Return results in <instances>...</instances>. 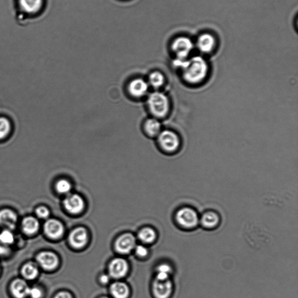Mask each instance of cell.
Here are the masks:
<instances>
[{"label": "cell", "mask_w": 298, "mask_h": 298, "mask_svg": "<svg viewBox=\"0 0 298 298\" xmlns=\"http://www.w3.org/2000/svg\"><path fill=\"white\" fill-rule=\"evenodd\" d=\"M65 208L71 214H79L84 209V201L80 196L76 194L69 195L65 199Z\"/></svg>", "instance_id": "11"}, {"label": "cell", "mask_w": 298, "mask_h": 298, "mask_svg": "<svg viewBox=\"0 0 298 298\" xmlns=\"http://www.w3.org/2000/svg\"><path fill=\"white\" fill-rule=\"evenodd\" d=\"M100 281L103 284H107L110 282V277L104 275L101 277Z\"/></svg>", "instance_id": "34"}, {"label": "cell", "mask_w": 298, "mask_h": 298, "mask_svg": "<svg viewBox=\"0 0 298 298\" xmlns=\"http://www.w3.org/2000/svg\"><path fill=\"white\" fill-rule=\"evenodd\" d=\"M17 223V216L12 210L4 209L0 211V226L7 230L15 229Z\"/></svg>", "instance_id": "16"}, {"label": "cell", "mask_w": 298, "mask_h": 298, "mask_svg": "<svg viewBox=\"0 0 298 298\" xmlns=\"http://www.w3.org/2000/svg\"><path fill=\"white\" fill-rule=\"evenodd\" d=\"M158 136V142L164 152L173 153L180 149L181 141L176 132L171 130L161 131Z\"/></svg>", "instance_id": "5"}, {"label": "cell", "mask_w": 298, "mask_h": 298, "mask_svg": "<svg viewBox=\"0 0 298 298\" xmlns=\"http://www.w3.org/2000/svg\"><path fill=\"white\" fill-rule=\"evenodd\" d=\"M54 298H72L71 294L67 292H61L57 294Z\"/></svg>", "instance_id": "33"}, {"label": "cell", "mask_w": 298, "mask_h": 298, "mask_svg": "<svg viewBox=\"0 0 298 298\" xmlns=\"http://www.w3.org/2000/svg\"><path fill=\"white\" fill-rule=\"evenodd\" d=\"M44 232L47 236L52 239L57 240L61 238L64 234V229L62 224L58 220L51 219L45 223Z\"/></svg>", "instance_id": "14"}, {"label": "cell", "mask_w": 298, "mask_h": 298, "mask_svg": "<svg viewBox=\"0 0 298 298\" xmlns=\"http://www.w3.org/2000/svg\"><path fill=\"white\" fill-rule=\"evenodd\" d=\"M136 253L139 257H145L148 254V251L147 248L142 245H138L135 248Z\"/></svg>", "instance_id": "31"}, {"label": "cell", "mask_w": 298, "mask_h": 298, "mask_svg": "<svg viewBox=\"0 0 298 298\" xmlns=\"http://www.w3.org/2000/svg\"><path fill=\"white\" fill-rule=\"evenodd\" d=\"M135 238L132 234H127L122 236L115 243V248L119 253L128 254L135 247Z\"/></svg>", "instance_id": "9"}, {"label": "cell", "mask_w": 298, "mask_h": 298, "mask_svg": "<svg viewBox=\"0 0 298 298\" xmlns=\"http://www.w3.org/2000/svg\"><path fill=\"white\" fill-rule=\"evenodd\" d=\"M149 85L145 80L136 78L132 80L128 85V91L131 95L140 98L146 95L148 92Z\"/></svg>", "instance_id": "13"}, {"label": "cell", "mask_w": 298, "mask_h": 298, "mask_svg": "<svg viewBox=\"0 0 298 298\" xmlns=\"http://www.w3.org/2000/svg\"><path fill=\"white\" fill-rule=\"evenodd\" d=\"M13 234L10 230H6L0 233V242L3 244L9 247V245H11L13 243Z\"/></svg>", "instance_id": "28"}, {"label": "cell", "mask_w": 298, "mask_h": 298, "mask_svg": "<svg viewBox=\"0 0 298 298\" xmlns=\"http://www.w3.org/2000/svg\"><path fill=\"white\" fill-rule=\"evenodd\" d=\"M144 129L147 134L154 137L159 135L161 131V125L157 118H149L145 122Z\"/></svg>", "instance_id": "19"}, {"label": "cell", "mask_w": 298, "mask_h": 298, "mask_svg": "<svg viewBox=\"0 0 298 298\" xmlns=\"http://www.w3.org/2000/svg\"><path fill=\"white\" fill-rule=\"evenodd\" d=\"M111 294L114 298H127L129 294L128 287L121 282L114 283L111 287Z\"/></svg>", "instance_id": "20"}, {"label": "cell", "mask_w": 298, "mask_h": 298, "mask_svg": "<svg viewBox=\"0 0 298 298\" xmlns=\"http://www.w3.org/2000/svg\"><path fill=\"white\" fill-rule=\"evenodd\" d=\"M173 65L180 71L182 79L187 85L199 86L208 78L209 63L202 56H194L184 61L174 59Z\"/></svg>", "instance_id": "1"}, {"label": "cell", "mask_w": 298, "mask_h": 298, "mask_svg": "<svg viewBox=\"0 0 298 298\" xmlns=\"http://www.w3.org/2000/svg\"><path fill=\"white\" fill-rule=\"evenodd\" d=\"M30 287L23 280L17 279L10 286V290L15 298H25L29 295Z\"/></svg>", "instance_id": "17"}, {"label": "cell", "mask_w": 298, "mask_h": 298, "mask_svg": "<svg viewBox=\"0 0 298 298\" xmlns=\"http://www.w3.org/2000/svg\"><path fill=\"white\" fill-rule=\"evenodd\" d=\"M39 228L38 221L32 217H28L22 222V229L28 235H33L37 232Z\"/></svg>", "instance_id": "21"}, {"label": "cell", "mask_w": 298, "mask_h": 298, "mask_svg": "<svg viewBox=\"0 0 298 298\" xmlns=\"http://www.w3.org/2000/svg\"><path fill=\"white\" fill-rule=\"evenodd\" d=\"M148 105L151 113L156 118H164L170 110V102L166 94L154 92L148 97Z\"/></svg>", "instance_id": "2"}, {"label": "cell", "mask_w": 298, "mask_h": 298, "mask_svg": "<svg viewBox=\"0 0 298 298\" xmlns=\"http://www.w3.org/2000/svg\"><path fill=\"white\" fill-rule=\"evenodd\" d=\"M38 273L37 266L33 262L28 263L22 268V274L24 278L28 280H32L36 278Z\"/></svg>", "instance_id": "23"}, {"label": "cell", "mask_w": 298, "mask_h": 298, "mask_svg": "<svg viewBox=\"0 0 298 298\" xmlns=\"http://www.w3.org/2000/svg\"><path fill=\"white\" fill-rule=\"evenodd\" d=\"M153 292L156 298H170L173 293V283L169 279L156 280L153 283Z\"/></svg>", "instance_id": "7"}, {"label": "cell", "mask_w": 298, "mask_h": 298, "mask_svg": "<svg viewBox=\"0 0 298 298\" xmlns=\"http://www.w3.org/2000/svg\"><path fill=\"white\" fill-rule=\"evenodd\" d=\"M10 122L5 117H0V141L6 139L11 131Z\"/></svg>", "instance_id": "24"}, {"label": "cell", "mask_w": 298, "mask_h": 298, "mask_svg": "<svg viewBox=\"0 0 298 298\" xmlns=\"http://www.w3.org/2000/svg\"><path fill=\"white\" fill-rule=\"evenodd\" d=\"M9 248L0 242V255L3 256L9 253Z\"/></svg>", "instance_id": "32"}, {"label": "cell", "mask_w": 298, "mask_h": 298, "mask_svg": "<svg viewBox=\"0 0 298 298\" xmlns=\"http://www.w3.org/2000/svg\"><path fill=\"white\" fill-rule=\"evenodd\" d=\"M138 237L140 240L143 243L150 244L153 243L155 240L156 235L155 231L153 230L149 229V228H146L140 231Z\"/></svg>", "instance_id": "25"}, {"label": "cell", "mask_w": 298, "mask_h": 298, "mask_svg": "<svg viewBox=\"0 0 298 298\" xmlns=\"http://www.w3.org/2000/svg\"><path fill=\"white\" fill-rule=\"evenodd\" d=\"M69 241L71 246L76 249L85 247L88 241V236L86 230L79 227L73 230L69 235Z\"/></svg>", "instance_id": "10"}, {"label": "cell", "mask_w": 298, "mask_h": 298, "mask_svg": "<svg viewBox=\"0 0 298 298\" xmlns=\"http://www.w3.org/2000/svg\"><path fill=\"white\" fill-rule=\"evenodd\" d=\"M195 44L190 38L180 36L174 38L170 44V49L176 60L184 61L191 57Z\"/></svg>", "instance_id": "3"}, {"label": "cell", "mask_w": 298, "mask_h": 298, "mask_svg": "<svg viewBox=\"0 0 298 298\" xmlns=\"http://www.w3.org/2000/svg\"><path fill=\"white\" fill-rule=\"evenodd\" d=\"M128 271V265L123 259H115L109 266V272L111 277L115 279L123 278Z\"/></svg>", "instance_id": "12"}, {"label": "cell", "mask_w": 298, "mask_h": 298, "mask_svg": "<svg viewBox=\"0 0 298 298\" xmlns=\"http://www.w3.org/2000/svg\"><path fill=\"white\" fill-rule=\"evenodd\" d=\"M36 213L37 216L41 219H46L50 215L49 210L43 206L38 208L36 209Z\"/></svg>", "instance_id": "30"}, {"label": "cell", "mask_w": 298, "mask_h": 298, "mask_svg": "<svg viewBox=\"0 0 298 298\" xmlns=\"http://www.w3.org/2000/svg\"><path fill=\"white\" fill-rule=\"evenodd\" d=\"M37 261L42 268L48 271L54 269L58 265L57 256L48 252H41L38 255Z\"/></svg>", "instance_id": "15"}, {"label": "cell", "mask_w": 298, "mask_h": 298, "mask_svg": "<svg viewBox=\"0 0 298 298\" xmlns=\"http://www.w3.org/2000/svg\"><path fill=\"white\" fill-rule=\"evenodd\" d=\"M171 272L172 268L170 266L167 264L160 265L157 268L156 280H161V281L168 280Z\"/></svg>", "instance_id": "26"}, {"label": "cell", "mask_w": 298, "mask_h": 298, "mask_svg": "<svg viewBox=\"0 0 298 298\" xmlns=\"http://www.w3.org/2000/svg\"><path fill=\"white\" fill-rule=\"evenodd\" d=\"M165 76L160 71H154L149 76V83L154 89H159L164 85L165 83Z\"/></svg>", "instance_id": "22"}, {"label": "cell", "mask_w": 298, "mask_h": 298, "mask_svg": "<svg viewBox=\"0 0 298 298\" xmlns=\"http://www.w3.org/2000/svg\"><path fill=\"white\" fill-rule=\"evenodd\" d=\"M42 296H43V292L38 287L30 288L28 297L31 298H41Z\"/></svg>", "instance_id": "29"}, {"label": "cell", "mask_w": 298, "mask_h": 298, "mask_svg": "<svg viewBox=\"0 0 298 298\" xmlns=\"http://www.w3.org/2000/svg\"><path fill=\"white\" fill-rule=\"evenodd\" d=\"M19 3L23 12L34 14L40 11L43 6L44 0H19Z\"/></svg>", "instance_id": "18"}, {"label": "cell", "mask_w": 298, "mask_h": 298, "mask_svg": "<svg viewBox=\"0 0 298 298\" xmlns=\"http://www.w3.org/2000/svg\"><path fill=\"white\" fill-rule=\"evenodd\" d=\"M195 45L201 53L209 54L216 50L217 40L213 34L203 33L196 39Z\"/></svg>", "instance_id": "6"}, {"label": "cell", "mask_w": 298, "mask_h": 298, "mask_svg": "<svg viewBox=\"0 0 298 298\" xmlns=\"http://www.w3.org/2000/svg\"><path fill=\"white\" fill-rule=\"evenodd\" d=\"M55 187L59 194H66L71 191L72 185L68 180L62 179L57 182Z\"/></svg>", "instance_id": "27"}, {"label": "cell", "mask_w": 298, "mask_h": 298, "mask_svg": "<svg viewBox=\"0 0 298 298\" xmlns=\"http://www.w3.org/2000/svg\"><path fill=\"white\" fill-rule=\"evenodd\" d=\"M106 298V297H104V298Z\"/></svg>", "instance_id": "35"}, {"label": "cell", "mask_w": 298, "mask_h": 298, "mask_svg": "<svg viewBox=\"0 0 298 298\" xmlns=\"http://www.w3.org/2000/svg\"><path fill=\"white\" fill-rule=\"evenodd\" d=\"M199 219L197 212L188 206L179 209L175 215V220L178 226L186 231L196 229L199 224Z\"/></svg>", "instance_id": "4"}, {"label": "cell", "mask_w": 298, "mask_h": 298, "mask_svg": "<svg viewBox=\"0 0 298 298\" xmlns=\"http://www.w3.org/2000/svg\"><path fill=\"white\" fill-rule=\"evenodd\" d=\"M220 223V217L219 214L212 210L205 212L199 219V224L203 229L207 230L217 229L219 226Z\"/></svg>", "instance_id": "8"}]
</instances>
